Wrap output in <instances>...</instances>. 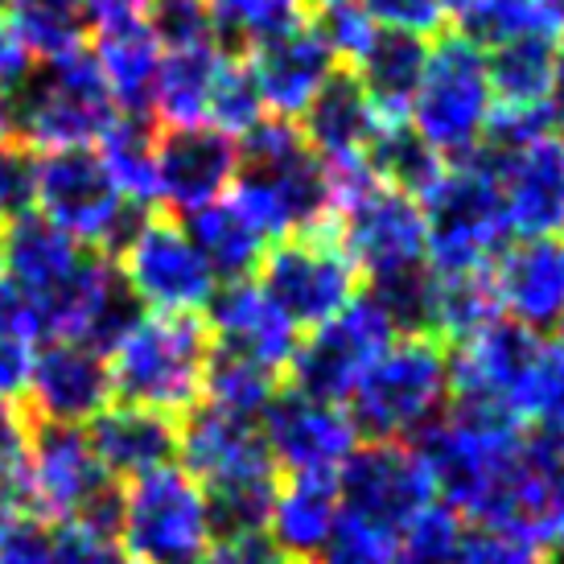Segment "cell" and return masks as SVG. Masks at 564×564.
Segmentation results:
<instances>
[{
	"label": "cell",
	"mask_w": 564,
	"mask_h": 564,
	"mask_svg": "<svg viewBox=\"0 0 564 564\" xmlns=\"http://www.w3.org/2000/svg\"><path fill=\"white\" fill-rule=\"evenodd\" d=\"M416 454L429 466L433 490H441L454 511H466L482 528H499L523 462L519 421L454 404L445 421L424 433Z\"/></svg>",
	"instance_id": "6da1fadb"
},
{
	"label": "cell",
	"mask_w": 564,
	"mask_h": 564,
	"mask_svg": "<svg viewBox=\"0 0 564 564\" xmlns=\"http://www.w3.org/2000/svg\"><path fill=\"white\" fill-rule=\"evenodd\" d=\"M215 334L198 314H149L108 346V383L128 408L186 416L203 400Z\"/></svg>",
	"instance_id": "7a4b0ae2"
},
{
	"label": "cell",
	"mask_w": 564,
	"mask_h": 564,
	"mask_svg": "<svg viewBox=\"0 0 564 564\" xmlns=\"http://www.w3.org/2000/svg\"><path fill=\"white\" fill-rule=\"evenodd\" d=\"M424 268L429 272H486L511 248V227L490 161H449L421 198Z\"/></svg>",
	"instance_id": "3957f363"
},
{
	"label": "cell",
	"mask_w": 564,
	"mask_h": 564,
	"mask_svg": "<svg viewBox=\"0 0 564 564\" xmlns=\"http://www.w3.org/2000/svg\"><path fill=\"white\" fill-rule=\"evenodd\" d=\"M495 91L486 75V50L462 33H441L429 42L424 75L408 111V128L441 161H470L482 153Z\"/></svg>",
	"instance_id": "277c9868"
},
{
	"label": "cell",
	"mask_w": 564,
	"mask_h": 564,
	"mask_svg": "<svg viewBox=\"0 0 564 564\" xmlns=\"http://www.w3.org/2000/svg\"><path fill=\"white\" fill-rule=\"evenodd\" d=\"M116 116L120 108L87 50L37 66L33 79L13 95L17 144H25L30 153L95 149Z\"/></svg>",
	"instance_id": "5b68a950"
},
{
	"label": "cell",
	"mask_w": 564,
	"mask_h": 564,
	"mask_svg": "<svg viewBox=\"0 0 564 564\" xmlns=\"http://www.w3.org/2000/svg\"><path fill=\"white\" fill-rule=\"evenodd\" d=\"M449 395V346L433 334H400L350 392V424L371 441H400L437 416Z\"/></svg>",
	"instance_id": "8992f818"
},
{
	"label": "cell",
	"mask_w": 564,
	"mask_h": 564,
	"mask_svg": "<svg viewBox=\"0 0 564 564\" xmlns=\"http://www.w3.org/2000/svg\"><path fill=\"white\" fill-rule=\"evenodd\" d=\"M25 502L33 516L54 523H87L104 535H116L120 523V499L79 424L33 421Z\"/></svg>",
	"instance_id": "52a82bcc"
},
{
	"label": "cell",
	"mask_w": 564,
	"mask_h": 564,
	"mask_svg": "<svg viewBox=\"0 0 564 564\" xmlns=\"http://www.w3.org/2000/svg\"><path fill=\"white\" fill-rule=\"evenodd\" d=\"M33 210L54 223L87 251H111L137 227L141 210L116 189L111 173L95 149H58L37 153L33 173Z\"/></svg>",
	"instance_id": "ba28073f"
},
{
	"label": "cell",
	"mask_w": 564,
	"mask_h": 564,
	"mask_svg": "<svg viewBox=\"0 0 564 564\" xmlns=\"http://www.w3.org/2000/svg\"><path fill=\"white\" fill-rule=\"evenodd\" d=\"M116 532L141 564H203L215 535L206 490L173 462L141 474L120 499Z\"/></svg>",
	"instance_id": "9c48e42d"
},
{
	"label": "cell",
	"mask_w": 564,
	"mask_h": 564,
	"mask_svg": "<svg viewBox=\"0 0 564 564\" xmlns=\"http://www.w3.org/2000/svg\"><path fill=\"white\" fill-rule=\"evenodd\" d=\"M256 276H260L256 284L281 305L297 329H317L359 297V268L346 256L334 223L281 239L272 251H264Z\"/></svg>",
	"instance_id": "30bf717a"
},
{
	"label": "cell",
	"mask_w": 564,
	"mask_h": 564,
	"mask_svg": "<svg viewBox=\"0 0 564 564\" xmlns=\"http://www.w3.org/2000/svg\"><path fill=\"white\" fill-rule=\"evenodd\" d=\"M116 251V272L124 289L153 314H203L219 293V281L206 268L203 251L170 215H141Z\"/></svg>",
	"instance_id": "8fae6325"
},
{
	"label": "cell",
	"mask_w": 564,
	"mask_h": 564,
	"mask_svg": "<svg viewBox=\"0 0 564 564\" xmlns=\"http://www.w3.org/2000/svg\"><path fill=\"white\" fill-rule=\"evenodd\" d=\"M544 355H549V346L540 343L535 329L495 317L490 326L454 346V359H449L454 404L523 421Z\"/></svg>",
	"instance_id": "7c38bea8"
},
{
	"label": "cell",
	"mask_w": 564,
	"mask_h": 564,
	"mask_svg": "<svg viewBox=\"0 0 564 564\" xmlns=\"http://www.w3.org/2000/svg\"><path fill=\"white\" fill-rule=\"evenodd\" d=\"M395 338L400 329L388 310L371 293L355 297L343 314H334L329 322L310 329V338H301L297 355L289 362L293 388L326 404H343Z\"/></svg>",
	"instance_id": "4fadbf2b"
},
{
	"label": "cell",
	"mask_w": 564,
	"mask_h": 564,
	"mask_svg": "<svg viewBox=\"0 0 564 564\" xmlns=\"http://www.w3.org/2000/svg\"><path fill=\"white\" fill-rule=\"evenodd\" d=\"M338 495H343V516L367 519L376 528H404L412 516L433 507V478L416 449L400 441H376L359 454L346 457L338 474Z\"/></svg>",
	"instance_id": "5bb4252c"
},
{
	"label": "cell",
	"mask_w": 564,
	"mask_h": 564,
	"mask_svg": "<svg viewBox=\"0 0 564 564\" xmlns=\"http://www.w3.org/2000/svg\"><path fill=\"white\" fill-rule=\"evenodd\" d=\"M260 421H264L260 437L272 466L289 474H334L355 454V437H359L343 404L314 400L297 388L272 395Z\"/></svg>",
	"instance_id": "9a60e30c"
},
{
	"label": "cell",
	"mask_w": 564,
	"mask_h": 564,
	"mask_svg": "<svg viewBox=\"0 0 564 564\" xmlns=\"http://www.w3.org/2000/svg\"><path fill=\"white\" fill-rule=\"evenodd\" d=\"M91 251L79 248L70 236H63L54 223H46L37 210H21L0 227V276L25 301V314L33 322V338H42V314L63 297V289L75 281Z\"/></svg>",
	"instance_id": "2e32d148"
},
{
	"label": "cell",
	"mask_w": 564,
	"mask_h": 564,
	"mask_svg": "<svg viewBox=\"0 0 564 564\" xmlns=\"http://www.w3.org/2000/svg\"><path fill=\"white\" fill-rule=\"evenodd\" d=\"M495 170L507 210V227L519 239H561L564 236V141L549 132L519 149L482 153Z\"/></svg>",
	"instance_id": "e0dca14e"
},
{
	"label": "cell",
	"mask_w": 564,
	"mask_h": 564,
	"mask_svg": "<svg viewBox=\"0 0 564 564\" xmlns=\"http://www.w3.org/2000/svg\"><path fill=\"white\" fill-rule=\"evenodd\" d=\"M239 173V141L219 128H158V203L198 215L227 198Z\"/></svg>",
	"instance_id": "ac0fdd59"
},
{
	"label": "cell",
	"mask_w": 564,
	"mask_h": 564,
	"mask_svg": "<svg viewBox=\"0 0 564 564\" xmlns=\"http://www.w3.org/2000/svg\"><path fill=\"white\" fill-rule=\"evenodd\" d=\"M338 239L359 276H371V284L424 268V210L412 194L395 186H379L367 203L343 215Z\"/></svg>",
	"instance_id": "d6986e66"
},
{
	"label": "cell",
	"mask_w": 564,
	"mask_h": 564,
	"mask_svg": "<svg viewBox=\"0 0 564 564\" xmlns=\"http://www.w3.org/2000/svg\"><path fill=\"white\" fill-rule=\"evenodd\" d=\"M177 454L186 462V474L203 490L276 474L256 421L227 416L210 404L186 412V421L177 424Z\"/></svg>",
	"instance_id": "ffe728a7"
},
{
	"label": "cell",
	"mask_w": 564,
	"mask_h": 564,
	"mask_svg": "<svg viewBox=\"0 0 564 564\" xmlns=\"http://www.w3.org/2000/svg\"><path fill=\"white\" fill-rule=\"evenodd\" d=\"M243 63H248L251 87H256L264 116L293 120V124H301V116L310 111L317 91L338 70V58L329 54L317 25H301L297 33H289L281 42L251 50Z\"/></svg>",
	"instance_id": "44dd1931"
},
{
	"label": "cell",
	"mask_w": 564,
	"mask_h": 564,
	"mask_svg": "<svg viewBox=\"0 0 564 564\" xmlns=\"http://www.w3.org/2000/svg\"><path fill=\"white\" fill-rule=\"evenodd\" d=\"M25 392H30L25 412L33 421H91L95 412H104L111 400L108 362H104L99 350L83 343H46L42 350H33Z\"/></svg>",
	"instance_id": "7402d4cb"
},
{
	"label": "cell",
	"mask_w": 564,
	"mask_h": 564,
	"mask_svg": "<svg viewBox=\"0 0 564 564\" xmlns=\"http://www.w3.org/2000/svg\"><path fill=\"white\" fill-rule=\"evenodd\" d=\"M499 314L528 329H549L564 322V239H519L502 251L495 268Z\"/></svg>",
	"instance_id": "603a6c76"
},
{
	"label": "cell",
	"mask_w": 564,
	"mask_h": 564,
	"mask_svg": "<svg viewBox=\"0 0 564 564\" xmlns=\"http://www.w3.org/2000/svg\"><path fill=\"white\" fill-rule=\"evenodd\" d=\"M210 334L219 346L256 359L260 367L281 376L301 346V329L284 317V310L268 297L256 281L223 284L210 301Z\"/></svg>",
	"instance_id": "cb8c5ba5"
},
{
	"label": "cell",
	"mask_w": 564,
	"mask_h": 564,
	"mask_svg": "<svg viewBox=\"0 0 564 564\" xmlns=\"http://www.w3.org/2000/svg\"><path fill=\"white\" fill-rule=\"evenodd\" d=\"M236 54H227L219 42H203V46L165 50L153 79V99L149 111L158 116L161 128H210V111H215V95L227 75Z\"/></svg>",
	"instance_id": "d4e9b609"
},
{
	"label": "cell",
	"mask_w": 564,
	"mask_h": 564,
	"mask_svg": "<svg viewBox=\"0 0 564 564\" xmlns=\"http://www.w3.org/2000/svg\"><path fill=\"white\" fill-rule=\"evenodd\" d=\"M87 441H91L99 466L108 470V478H141L161 466H170L177 454V421L149 412V408H104L95 412Z\"/></svg>",
	"instance_id": "484cf974"
},
{
	"label": "cell",
	"mask_w": 564,
	"mask_h": 564,
	"mask_svg": "<svg viewBox=\"0 0 564 564\" xmlns=\"http://www.w3.org/2000/svg\"><path fill=\"white\" fill-rule=\"evenodd\" d=\"M343 519V495H338V474H289L276 482L272 499V540L281 544L289 561L310 564L326 549Z\"/></svg>",
	"instance_id": "4316f807"
},
{
	"label": "cell",
	"mask_w": 564,
	"mask_h": 564,
	"mask_svg": "<svg viewBox=\"0 0 564 564\" xmlns=\"http://www.w3.org/2000/svg\"><path fill=\"white\" fill-rule=\"evenodd\" d=\"M379 111L371 108L367 91L359 87V79L350 70H334L329 83L317 91V99L310 104V111L301 116V132L314 149L317 158H350V153H371L376 137L383 132Z\"/></svg>",
	"instance_id": "83f0119b"
},
{
	"label": "cell",
	"mask_w": 564,
	"mask_h": 564,
	"mask_svg": "<svg viewBox=\"0 0 564 564\" xmlns=\"http://www.w3.org/2000/svg\"><path fill=\"white\" fill-rule=\"evenodd\" d=\"M91 54L99 75L108 83L116 108L124 116H144L149 99H153V79L161 66V42L149 30V17L141 21H124V25H108V30H91Z\"/></svg>",
	"instance_id": "f1b7e54d"
},
{
	"label": "cell",
	"mask_w": 564,
	"mask_h": 564,
	"mask_svg": "<svg viewBox=\"0 0 564 564\" xmlns=\"http://www.w3.org/2000/svg\"><path fill=\"white\" fill-rule=\"evenodd\" d=\"M424 58H429V42L379 30L367 54L350 66V75L359 79L371 108L379 111V120L388 128L408 124V111H412V99H416L424 75Z\"/></svg>",
	"instance_id": "f546056e"
},
{
	"label": "cell",
	"mask_w": 564,
	"mask_h": 564,
	"mask_svg": "<svg viewBox=\"0 0 564 564\" xmlns=\"http://www.w3.org/2000/svg\"><path fill=\"white\" fill-rule=\"evenodd\" d=\"M457 33L495 50L519 37H564V0H466L454 9Z\"/></svg>",
	"instance_id": "4dcf8cb0"
},
{
	"label": "cell",
	"mask_w": 564,
	"mask_h": 564,
	"mask_svg": "<svg viewBox=\"0 0 564 564\" xmlns=\"http://www.w3.org/2000/svg\"><path fill=\"white\" fill-rule=\"evenodd\" d=\"M499 317V297L490 268L486 272H429V310H424V334L457 346L462 338L478 334Z\"/></svg>",
	"instance_id": "1f68e13d"
},
{
	"label": "cell",
	"mask_w": 564,
	"mask_h": 564,
	"mask_svg": "<svg viewBox=\"0 0 564 564\" xmlns=\"http://www.w3.org/2000/svg\"><path fill=\"white\" fill-rule=\"evenodd\" d=\"M182 227H186V236L194 239V248L203 251L206 268L215 272V281L219 284L248 281L268 251L264 239L239 219V210L227 203V198L215 206H206V210H198V215H189Z\"/></svg>",
	"instance_id": "d6a6232c"
},
{
	"label": "cell",
	"mask_w": 564,
	"mask_h": 564,
	"mask_svg": "<svg viewBox=\"0 0 564 564\" xmlns=\"http://www.w3.org/2000/svg\"><path fill=\"white\" fill-rule=\"evenodd\" d=\"M210 30L227 54L236 50H260L268 42H281L301 25H310L314 0H206Z\"/></svg>",
	"instance_id": "836d02e7"
},
{
	"label": "cell",
	"mask_w": 564,
	"mask_h": 564,
	"mask_svg": "<svg viewBox=\"0 0 564 564\" xmlns=\"http://www.w3.org/2000/svg\"><path fill=\"white\" fill-rule=\"evenodd\" d=\"M95 153L104 161V170L111 173L116 189L128 203L144 210L158 203V128L144 116H116V124L99 137Z\"/></svg>",
	"instance_id": "e575fe53"
},
{
	"label": "cell",
	"mask_w": 564,
	"mask_h": 564,
	"mask_svg": "<svg viewBox=\"0 0 564 564\" xmlns=\"http://www.w3.org/2000/svg\"><path fill=\"white\" fill-rule=\"evenodd\" d=\"M556 50L561 42H552V37H519V42L486 50L495 108H544Z\"/></svg>",
	"instance_id": "d590c367"
},
{
	"label": "cell",
	"mask_w": 564,
	"mask_h": 564,
	"mask_svg": "<svg viewBox=\"0 0 564 564\" xmlns=\"http://www.w3.org/2000/svg\"><path fill=\"white\" fill-rule=\"evenodd\" d=\"M276 392H281L276 388V371H268V367H260L256 359L239 355L231 346L215 343L210 362H206V383H203L206 404L227 412V416L256 421V416H264V408L272 404Z\"/></svg>",
	"instance_id": "8d00e7d4"
},
{
	"label": "cell",
	"mask_w": 564,
	"mask_h": 564,
	"mask_svg": "<svg viewBox=\"0 0 564 564\" xmlns=\"http://www.w3.org/2000/svg\"><path fill=\"white\" fill-rule=\"evenodd\" d=\"M21 42L30 46L33 63H58L75 50H87L83 0H0Z\"/></svg>",
	"instance_id": "74e56055"
},
{
	"label": "cell",
	"mask_w": 564,
	"mask_h": 564,
	"mask_svg": "<svg viewBox=\"0 0 564 564\" xmlns=\"http://www.w3.org/2000/svg\"><path fill=\"white\" fill-rule=\"evenodd\" d=\"M371 161H376L383 186L404 189L412 198H421L424 189L441 177V170L449 165V161H441L408 124L383 128L376 137V144H371Z\"/></svg>",
	"instance_id": "f35d334b"
},
{
	"label": "cell",
	"mask_w": 564,
	"mask_h": 564,
	"mask_svg": "<svg viewBox=\"0 0 564 564\" xmlns=\"http://www.w3.org/2000/svg\"><path fill=\"white\" fill-rule=\"evenodd\" d=\"M462 523L449 507H424L400 528L395 540V564H457L462 549Z\"/></svg>",
	"instance_id": "ab89813d"
},
{
	"label": "cell",
	"mask_w": 564,
	"mask_h": 564,
	"mask_svg": "<svg viewBox=\"0 0 564 564\" xmlns=\"http://www.w3.org/2000/svg\"><path fill=\"white\" fill-rule=\"evenodd\" d=\"M33 416L17 400H0V507L21 511L25 502V462H30Z\"/></svg>",
	"instance_id": "60d3db41"
},
{
	"label": "cell",
	"mask_w": 564,
	"mask_h": 564,
	"mask_svg": "<svg viewBox=\"0 0 564 564\" xmlns=\"http://www.w3.org/2000/svg\"><path fill=\"white\" fill-rule=\"evenodd\" d=\"M310 564H395V535L367 519L343 516Z\"/></svg>",
	"instance_id": "b9f144b4"
},
{
	"label": "cell",
	"mask_w": 564,
	"mask_h": 564,
	"mask_svg": "<svg viewBox=\"0 0 564 564\" xmlns=\"http://www.w3.org/2000/svg\"><path fill=\"white\" fill-rule=\"evenodd\" d=\"M144 17H149V30H153V37L161 42V50L215 42L206 0H149Z\"/></svg>",
	"instance_id": "7bdbcfd3"
},
{
	"label": "cell",
	"mask_w": 564,
	"mask_h": 564,
	"mask_svg": "<svg viewBox=\"0 0 564 564\" xmlns=\"http://www.w3.org/2000/svg\"><path fill=\"white\" fill-rule=\"evenodd\" d=\"M317 33L326 37V46H329V54L338 58V66L350 70V66L367 54V46L376 42L379 25L362 13L359 0H343V4H326V9H322V17H317Z\"/></svg>",
	"instance_id": "ee69618b"
},
{
	"label": "cell",
	"mask_w": 564,
	"mask_h": 564,
	"mask_svg": "<svg viewBox=\"0 0 564 564\" xmlns=\"http://www.w3.org/2000/svg\"><path fill=\"white\" fill-rule=\"evenodd\" d=\"M362 13L376 21L379 30L408 33V37H441L449 21V0H359Z\"/></svg>",
	"instance_id": "f6af8a7d"
},
{
	"label": "cell",
	"mask_w": 564,
	"mask_h": 564,
	"mask_svg": "<svg viewBox=\"0 0 564 564\" xmlns=\"http://www.w3.org/2000/svg\"><path fill=\"white\" fill-rule=\"evenodd\" d=\"M0 564H54V532L37 516H13L0 528Z\"/></svg>",
	"instance_id": "bcb514c9"
},
{
	"label": "cell",
	"mask_w": 564,
	"mask_h": 564,
	"mask_svg": "<svg viewBox=\"0 0 564 564\" xmlns=\"http://www.w3.org/2000/svg\"><path fill=\"white\" fill-rule=\"evenodd\" d=\"M535 549L523 544L516 535L495 532V528H474L462 535V549H457V564H532Z\"/></svg>",
	"instance_id": "7dc6e473"
},
{
	"label": "cell",
	"mask_w": 564,
	"mask_h": 564,
	"mask_svg": "<svg viewBox=\"0 0 564 564\" xmlns=\"http://www.w3.org/2000/svg\"><path fill=\"white\" fill-rule=\"evenodd\" d=\"M203 564H297L281 552V544L264 532L248 535H223L219 544H210Z\"/></svg>",
	"instance_id": "c3c4849f"
},
{
	"label": "cell",
	"mask_w": 564,
	"mask_h": 564,
	"mask_svg": "<svg viewBox=\"0 0 564 564\" xmlns=\"http://www.w3.org/2000/svg\"><path fill=\"white\" fill-rule=\"evenodd\" d=\"M116 556L111 535L95 532L87 523H63L54 532V564H108Z\"/></svg>",
	"instance_id": "681fc988"
},
{
	"label": "cell",
	"mask_w": 564,
	"mask_h": 564,
	"mask_svg": "<svg viewBox=\"0 0 564 564\" xmlns=\"http://www.w3.org/2000/svg\"><path fill=\"white\" fill-rule=\"evenodd\" d=\"M33 70H37V63H33L30 46L21 42V33H17V25L9 21L4 4H0V95L13 99V95L33 79Z\"/></svg>",
	"instance_id": "f907efd6"
},
{
	"label": "cell",
	"mask_w": 564,
	"mask_h": 564,
	"mask_svg": "<svg viewBox=\"0 0 564 564\" xmlns=\"http://www.w3.org/2000/svg\"><path fill=\"white\" fill-rule=\"evenodd\" d=\"M33 367V343L21 334L0 329V400H17L30 383Z\"/></svg>",
	"instance_id": "816d5d0a"
},
{
	"label": "cell",
	"mask_w": 564,
	"mask_h": 564,
	"mask_svg": "<svg viewBox=\"0 0 564 564\" xmlns=\"http://www.w3.org/2000/svg\"><path fill=\"white\" fill-rule=\"evenodd\" d=\"M544 108H549V120L556 132H564V42L556 50V66H552V83H549V99H544Z\"/></svg>",
	"instance_id": "f5cc1de1"
},
{
	"label": "cell",
	"mask_w": 564,
	"mask_h": 564,
	"mask_svg": "<svg viewBox=\"0 0 564 564\" xmlns=\"http://www.w3.org/2000/svg\"><path fill=\"white\" fill-rule=\"evenodd\" d=\"M108 564H141V561H120V556H111Z\"/></svg>",
	"instance_id": "db71d44e"
},
{
	"label": "cell",
	"mask_w": 564,
	"mask_h": 564,
	"mask_svg": "<svg viewBox=\"0 0 564 564\" xmlns=\"http://www.w3.org/2000/svg\"><path fill=\"white\" fill-rule=\"evenodd\" d=\"M457 4H466V0H449V17H454V9H457Z\"/></svg>",
	"instance_id": "11a10c76"
},
{
	"label": "cell",
	"mask_w": 564,
	"mask_h": 564,
	"mask_svg": "<svg viewBox=\"0 0 564 564\" xmlns=\"http://www.w3.org/2000/svg\"><path fill=\"white\" fill-rule=\"evenodd\" d=\"M317 4H322V9H326V4H343V0H317Z\"/></svg>",
	"instance_id": "9f6ffc18"
},
{
	"label": "cell",
	"mask_w": 564,
	"mask_h": 564,
	"mask_svg": "<svg viewBox=\"0 0 564 564\" xmlns=\"http://www.w3.org/2000/svg\"><path fill=\"white\" fill-rule=\"evenodd\" d=\"M556 346H561V350H564V322H561V343H556Z\"/></svg>",
	"instance_id": "6f0895ef"
},
{
	"label": "cell",
	"mask_w": 564,
	"mask_h": 564,
	"mask_svg": "<svg viewBox=\"0 0 564 564\" xmlns=\"http://www.w3.org/2000/svg\"><path fill=\"white\" fill-rule=\"evenodd\" d=\"M0 227H4V210H0Z\"/></svg>",
	"instance_id": "680465c9"
},
{
	"label": "cell",
	"mask_w": 564,
	"mask_h": 564,
	"mask_svg": "<svg viewBox=\"0 0 564 564\" xmlns=\"http://www.w3.org/2000/svg\"><path fill=\"white\" fill-rule=\"evenodd\" d=\"M532 564H544V561H532Z\"/></svg>",
	"instance_id": "91938a15"
},
{
	"label": "cell",
	"mask_w": 564,
	"mask_h": 564,
	"mask_svg": "<svg viewBox=\"0 0 564 564\" xmlns=\"http://www.w3.org/2000/svg\"><path fill=\"white\" fill-rule=\"evenodd\" d=\"M0 281H4V276H0Z\"/></svg>",
	"instance_id": "94428289"
}]
</instances>
